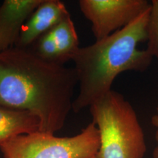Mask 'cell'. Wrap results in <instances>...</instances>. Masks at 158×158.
<instances>
[{"label": "cell", "instance_id": "5bb4252c", "mask_svg": "<svg viewBox=\"0 0 158 158\" xmlns=\"http://www.w3.org/2000/svg\"><path fill=\"white\" fill-rule=\"evenodd\" d=\"M91 158H97V156H94V157H91Z\"/></svg>", "mask_w": 158, "mask_h": 158}, {"label": "cell", "instance_id": "6da1fadb", "mask_svg": "<svg viewBox=\"0 0 158 158\" xmlns=\"http://www.w3.org/2000/svg\"><path fill=\"white\" fill-rule=\"evenodd\" d=\"M77 84L74 68L45 60L33 50L14 46L0 53V106L34 114L40 132L54 134L63 127Z\"/></svg>", "mask_w": 158, "mask_h": 158}, {"label": "cell", "instance_id": "52a82bcc", "mask_svg": "<svg viewBox=\"0 0 158 158\" xmlns=\"http://www.w3.org/2000/svg\"><path fill=\"white\" fill-rule=\"evenodd\" d=\"M43 0H5L0 6V53L15 46L21 28Z\"/></svg>", "mask_w": 158, "mask_h": 158}, {"label": "cell", "instance_id": "8fae6325", "mask_svg": "<svg viewBox=\"0 0 158 158\" xmlns=\"http://www.w3.org/2000/svg\"><path fill=\"white\" fill-rule=\"evenodd\" d=\"M147 41V49L153 58L158 59V0H152L150 5Z\"/></svg>", "mask_w": 158, "mask_h": 158}, {"label": "cell", "instance_id": "277c9868", "mask_svg": "<svg viewBox=\"0 0 158 158\" xmlns=\"http://www.w3.org/2000/svg\"><path fill=\"white\" fill-rule=\"evenodd\" d=\"M99 148V132L92 122L71 137L40 131L18 136L2 144L0 151L4 158H91Z\"/></svg>", "mask_w": 158, "mask_h": 158}, {"label": "cell", "instance_id": "3957f363", "mask_svg": "<svg viewBox=\"0 0 158 158\" xmlns=\"http://www.w3.org/2000/svg\"><path fill=\"white\" fill-rule=\"evenodd\" d=\"M100 136L97 158H143L147 143L135 110L121 94L110 90L89 106Z\"/></svg>", "mask_w": 158, "mask_h": 158}, {"label": "cell", "instance_id": "30bf717a", "mask_svg": "<svg viewBox=\"0 0 158 158\" xmlns=\"http://www.w3.org/2000/svg\"><path fill=\"white\" fill-rule=\"evenodd\" d=\"M35 43V48L33 51L37 56L48 62L63 64L56 41L51 31L42 35Z\"/></svg>", "mask_w": 158, "mask_h": 158}, {"label": "cell", "instance_id": "7c38bea8", "mask_svg": "<svg viewBox=\"0 0 158 158\" xmlns=\"http://www.w3.org/2000/svg\"><path fill=\"white\" fill-rule=\"evenodd\" d=\"M155 141L156 146L153 151V158H158V128L155 132Z\"/></svg>", "mask_w": 158, "mask_h": 158}, {"label": "cell", "instance_id": "9c48e42d", "mask_svg": "<svg viewBox=\"0 0 158 158\" xmlns=\"http://www.w3.org/2000/svg\"><path fill=\"white\" fill-rule=\"evenodd\" d=\"M58 47L62 62L70 60L80 48L75 25L69 15L51 30Z\"/></svg>", "mask_w": 158, "mask_h": 158}, {"label": "cell", "instance_id": "4fadbf2b", "mask_svg": "<svg viewBox=\"0 0 158 158\" xmlns=\"http://www.w3.org/2000/svg\"><path fill=\"white\" fill-rule=\"evenodd\" d=\"M152 124L156 128H158V106L157 108H156V114L152 117Z\"/></svg>", "mask_w": 158, "mask_h": 158}, {"label": "cell", "instance_id": "8992f818", "mask_svg": "<svg viewBox=\"0 0 158 158\" xmlns=\"http://www.w3.org/2000/svg\"><path fill=\"white\" fill-rule=\"evenodd\" d=\"M70 15L64 3L59 0H43L21 28L15 47H29L61 21Z\"/></svg>", "mask_w": 158, "mask_h": 158}, {"label": "cell", "instance_id": "ba28073f", "mask_svg": "<svg viewBox=\"0 0 158 158\" xmlns=\"http://www.w3.org/2000/svg\"><path fill=\"white\" fill-rule=\"evenodd\" d=\"M40 127L38 118L30 112L0 106V146L18 136L39 132Z\"/></svg>", "mask_w": 158, "mask_h": 158}, {"label": "cell", "instance_id": "5b68a950", "mask_svg": "<svg viewBox=\"0 0 158 158\" xmlns=\"http://www.w3.org/2000/svg\"><path fill=\"white\" fill-rule=\"evenodd\" d=\"M147 0H81V10L92 24L96 40L109 36L150 8Z\"/></svg>", "mask_w": 158, "mask_h": 158}, {"label": "cell", "instance_id": "7a4b0ae2", "mask_svg": "<svg viewBox=\"0 0 158 158\" xmlns=\"http://www.w3.org/2000/svg\"><path fill=\"white\" fill-rule=\"evenodd\" d=\"M150 8L133 22L93 44L79 48L71 57L79 92L73 110L78 113L111 90L116 77L125 71L143 72L153 56L138 44L147 40Z\"/></svg>", "mask_w": 158, "mask_h": 158}]
</instances>
